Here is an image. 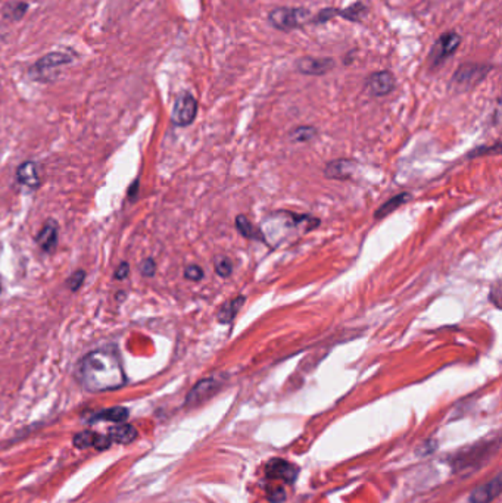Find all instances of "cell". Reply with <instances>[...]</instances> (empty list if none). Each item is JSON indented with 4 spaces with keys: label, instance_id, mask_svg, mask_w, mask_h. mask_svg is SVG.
<instances>
[{
    "label": "cell",
    "instance_id": "1",
    "mask_svg": "<svg viewBox=\"0 0 502 503\" xmlns=\"http://www.w3.org/2000/svg\"><path fill=\"white\" fill-rule=\"evenodd\" d=\"M80 381L90 393L118 390L127 383L120 355L112 349H97L87 353L79 367Z\"/></svg>",
    "mask_w": 502,
    "mask_h": 503
},
{
    "label": "cell",
    "instance_id": "2",
    "mask_svg": "<svg viewBox=\"0 0 502 503\" xmlns=\"http://www.w3.org/2000/svg\"><path fill=\"white\" fill-rule=\"evenodd\" d=\"M313 15L305 8H276L268 14V22L279 31L289 33L311 24Z\"/></svg>",
    "mask_w": 502,
    "mask_h": 503
},
{
    "label": "cell",
    "instance_id": "3",
    "mask_svg": "<svg viewBox=\"0 0 502 503\" xmlns=\"http://www.w3.org/2000/svg\"><path fill=\"white\" fill-rule=\"evenodd\" d=\"M71 61L72 58L68 54H63V51H52V54L45 55L42 59H38L34 63L31 68V75L36 80L49 81L52 80V72L56 74L58 68L68 65Z\"/></svg>",
    "mask_w": 502,
    "mask_h": 503
},
{
    "label": "cell",
    "instance_id": "4",
    "mask_svg": "<svg viewBox=\"0 0 502 503\" xmlns=\"http://www.w3.org/2000/svg\"><path fill=\"white\" fill-rule=\"evenodd\" d=\"M196 113H198L196 99L193 97L190 93L185 92L182 95H178L174 102L173 112H171V121L177 127H187L195 121Z\"/></svg>",
    "mask_w": 502,
    "mask_h": 503
},
{
    "label": "cell",
    "instance_id": "5",
    "mask_svg": "<svg viewBox=\"0 0 502 503\" xmlns=\"http://www.w3.org/2000/svg\"><path fill=\"white\" fill-rule=\"evenodd\" d=\"M265 475H267V479L272 481H281L286 484H293L299 475V468L293 465V463L289 461L273 458L267 462Z\"/></svg>",
    "mask_w": 502,
    "mask_h": 503
},
{
    "label": "cell",
    "instance_id": "6",
    "mask_svg": "<svg viewBox=\"0 0 502 503\" xmlns=\"http://www.w3.org/2000/svg\"><path fill=\"white\" fill-rule=\"evenodd\" d=\"M461 45V35L455 31H449L442 34L433 47V51L430 54V59L433 65H439V63L445 62L448 58L453 56L458 50Z\"/></svg>",
    "mask_w": 502,
    "mask_h": 503
},
{
    "label": "cell",
    "instance_id": "7",
    "mask_svg": "<svg viewBox=\"0 0 502 503\" xmlns=\"http://www.w3.org/2000/svg\"><path fill=\"white\" fill-rule=\"evenodd\" d=\"M221 384H223V381L217 377L201 380L189 392V394L186 397V406L193 408V406H198V405L203 404L205 401H208L210 397H212L218 390L221 389Z\"/></svg>",
    "mask_w": 502,
    "mask_h": 503
},
{
    "label": "cell",
    "instance_id": "8",
    "mask_svg": "<svg viewBox=\"0 0 502 503\" xmlns=\"http://www.w3.org/2000/svg\"><path fill=\"white\" fill-rule=\"evenodd\" d=\"M366 87L368 88V92L372 96H376V97L388 96L395 90L396 80L391 71L383 70V71L370 74L368 79L366 80Z\"/></svg>",
    "mask_w": 502,
    "mask_h": 503
},
{
    "label": "cell",
    "instance_id": "9",
    "mask_svg": "<svg viewBox=\"0 0 502 503\" xmlns=\"http://www.w3.org/2000/svg\"><path fill=\"white\" fill-rule=\"evenodd\" d=\"M295 67L298 72L304 75H324L330 72L336 62L331 58H313V56H304L295 62Z\"/></svg>",
    "mask_w": 502,
    "mask_h": 503
},
{
    "label": "cell",
    "instance_id": "10",
    "mask_svg": "<svg viewBox=\"0 0 502 503\" xmlns=\"http://www.w3.org/2000/svg\"><path fill=\"white\" fill-rule=\"evenodd\" d=\"M487 72H489V67L470 65V63H467V65L460 67L457 74H454L453 84H455L457 87H461V88H469L474 84L480 83V80Z\"/></svg>",
    "mask_w": 502,
    "mask_h": 503
},
{
    "label": "cell",
    "instance_id": "11",
    "mask_svg": "<svg viewBox=\"0 0 502 503\" xmlns=\"http://www.w3.org/2000/svg\"><path fill=\"white\" fill-rule=\"evenodd\" d=\"M58 239H59V225L55 219H49L40 230V233L37 234L36 243L45 253H54V250L58 246Z\"/></svg>",
    "mask_w": 502,
    "mask_h": 503
},
{
    "label": "cell",
    "instance_id": "12",
    "mask_svg": "<svg viewBox=\"0 0 502 503\" xmlns=\"http://www.w3.org/2000/svg\"><path fill=\"white\" fill-rule=\"evenodd\" d=\"M501 474H498L494 480L480 486L474 490L470 496L471 503H489L501 493Z\"/></svg>",
    "mask_w": 502,
    "mask_h": 503
},
{
    "label": "cell",
    "instance_id": "13",
    "mask_svg": "<svg viewBox=\"0 0 502 503\" xmlns=\"http://www.w3.org/2000/svg\"><path fill=\"white\" fill-rule=\"evenodd\" d=\"M17 179L25 187L37 189L40 186V177H38L37 165L33 161L22 162L17 170Z\"/></svg>",
    "mask_w": 502,
    "mask_h": 503
},
{
    "label": "cell",
    "instance_id": "14",
    "mask_svg": "<svg viewBox=\"0 0 502 503\" xmlns=\"http://www.w3.org/2000/svg\"><path fill=\"white\" fill-rule=\"evenodd\" d=\"M244 302H246V298H244V296H237L236 299H231V301L226 302L220 308L218 314H217L218 322H220V324H224V326L230 324V322H233V319L239 314V311L242 309V306L244 305Z\"/></svg>",
    "mask_w": 502,
    "mask_h": 503
},
{
    "label": "cell",
    "instance_id": "15",
    "mask_svg": "<svg viewBox=\"0 0 502 503\" xmlns=\"http://www.w3.org/2000/svg\"><path fill=\"white\" fill-rule=\"evenodd\" d=\"M108 437L112 443L118 445H130L137 438V430L130 424H118L109 429Z\"/></svg>",
    "mask_w": 502,
    "mask_h": 503
},
{
    "label": "cell",
    "instance_id": "16",
    "mask_svg": "<svg viewBox=\"0 0 502 503\" xmlns=\"http://www.w3.org/2000/svg\"><path fill=\"white\" fill-rule=\"evenodd\" d=\"M354 165H355V162L347 161V159L333 161L326 166L324 174L329 178H334V179H347L354 173Z\"/></svg>",
    "mask_w": 502,
    "mask_h": 503
},
{
    "label": "cell",
    "instance_id": "17",
    "mask_svg": "<svg viewBox=\"0 0 502 503\" xmlns=\"http://www.w3.org/2000/svg\"><path fill=\"white\" fill-rule=\"evenodd\" d=\"M236 227H237V231L243 237L267 243V239H265V234L262 233V230L256 228L244 215H239L236 218Z\"/></svg>",
    "mask_w": 502,
    "mask_h": 503
},
{
    "label": "cell",
    "instance_id": "18",
    "mask_svg": "<svg viewBox=\"0 0 502 503\" xmlns=\"http://www.w3.org/2000/svg\"><path fill=\"white\" fill-rule=\"evenodd\" d=\"M408 200H411V195L408 191H404V193H399L398 196H393L392 199H389L388 202H384L380 208L376 211L375 214V218L376 219H382L384 216H388L389 214H392L395 209H398L399 206L405 205Z\"/></svg>",
    "mask_w": 502,
    "mask_h": 503
},
{
    "label": "cell",
    "instance_id": "19",
    "mask_svg": "<svg viewBox=\"0 0 502 503\" xmlns=\"http://www.w3.org/2000/svg\"><path fill=\"white\" fill-rule=\"evenodd\" d=\"M130 412H128L127 408L124 406H113L109 409H104L100 410L99 414H96L93 417V421H112V422H124L127 421Z\"/></svg>",
    "mask_w": 502,
    "mask_h": 503
},
{
    "label": "cell",
    "instance_id": "20",
    "mask_svg": "<svg viewBox=\"0 0 502 503\" xmlns=\"http://www.w3.org/2000/svg\"><path fill=\"white\" fill-rule=\"evenodd\" d=\"M367 12H368V8L363 2H355L354 5L347 6L345 9H339V17L346 21L361 22L363 18L367 15Z\"/></svg>",
    "mask_w": 502,
    "mask_h": 503
},
{
    "label": "cell",
    "instance_id": "21",
    "mask_svg": "<svg viewBox=\"0 0 502 503\" xmlns=\"http://www.w3.org/2000/svg\"><path fill=\"white\" fill-rule=\"evenodd\" d=\"M27 9H29L27 3L17 0V2H10L3 8V17L5 19L9 21H19L25 14H27Z\"/></svg>",
    "mask_w": 502,
    "mask_h": 503
},
{
    "label": "cell",
    "instance_id": "22",
    "mask_svg": "<svg viewBox=\"0 0 502 503\" xmlns=\"http://www.w3.org/2000/svg\"><path fill=\"white\" fill-rule=\"evenodd\" d=\"M214 269L217 276L227 278L231 276V273H233V262H231V260H228L227 256H218L215 257Z\"/></svg>",
    "mask_w": 502,
    "mask_h": 503
},
{
    "label": "cell",
    "instance_id": "23",
    "mask_svg": "<svg viewBox=\"0 0 502 503\" xmlns=\"http://www.w3.org/2000/svg\"><path fill=\"white\" fill-rule=\"evenodd\" d=\"M317 130L314 127H298L296 130L290 133V138L293 141H298V143H305V141H310L315 137Z\"/></svg>",
    "mask_w": 502,
    "mask_h": 503
},
{
    "label": "cell",
    "instance_id": "24",
    "mask_svg": "<svg viewBox=\"0 0 502 503\" xmlns=\"http://www.w3.org/2000/svg\"><path fill=\"white\" fill-rule=\"evenodd\" d=\"M96 438H97V433L81 431V433H79V434H75V437H74V445H75V447H79V449L95 447Z\"/></svg>",
    "mask_w": 502,
    "mask_h": 503
},
{
    "label": "cell",
    "instance_id": "25",
    "mask_svg": "<svg viewBox=\"0 0 502 503\" xmlns=\"http://www.w3.org/2000/svg\"><path fill=\"white\" fill-rule=\"evenodd\" d=\"M86 277H87V274H86L84 269H77L68 277V280L65 281V285L71 292H79L80 287L84 285Z\"/></svg>",
    "mask_w": 502,
    "mask_h": 503
},
{
    "label": "cell",
    "instance_id": "26",
    "mask_svg": "<svg viewBox=\"0 0 502 503\" xmlns=\"http://www.w3.org/2000/svg\"><path fill=\"white\" fill-rule=\"evenodd\" d=\"M334 17H339V9H334V8L321 9L315 17H313L311 24H324V22L333 19Z\"/></svg>",
    "mask_w": 502,
    "mask_h": 503
},
{
    "label": "cell",
    "instance_id": "27",
    "mask_svg": "<svg viewBox=\"0 0 502 503\" xmlns=\"http://www.w3.org/2000/svg\"><path fill=\"white\" fill-rule=\"evenodd\" d=\"M139 269H140L141 276L150 278V277L155 276V273H157V262L153 261L152 257H146V260L141 261Z\"/></svg>",
    "mask_w": 502,
    "mask_h": 503
},
{
    "label": "cell",
    "instance_id": "28",
    "mask_svg": "<svg viewBox=\"0 0 502 503\" xmlns=\"http://www.w3.org/2000/svg\"><path fill=\"white\" fill-rule=\"evenodd\" d=\"M267 495H268V499L273 503H281L286 497L285 490H283L280 486H272V484L267 487Z\"/></svg>",
    "mask_w": 502,
    "mask_h": 503
},
{
    "label": "cell",
    "instance_id": "29",
    "mask_svg": "<svg viewBox=\"0 0 502 503\" xmlns=\"http://www.w3.org/2000/svg\"><path fill=\"white\" fill-rule=\"evenodd\" d=\"M203 276V269L199 265H187L185 268V278L190 281H201Z\"/></svg>",
    "mask_w": 502,
    "mask_h": 503
},
{
    "label": "cell",
    "instance_id": "30",
    "mask_svg": "<svg viewBox=\"0 0 502 503\" xmlns=\"http://www.w3.org/2000/svg\"><path fill=\"white\" fill-rule=\"evenodd\" d=\"M128 274H130V265H128V262H121L120 266L115 269V278L117 280H125L128 277Z\"/></svg>",
    "mask_w": 502,
    "mask_h": 503
}]
</instances>
